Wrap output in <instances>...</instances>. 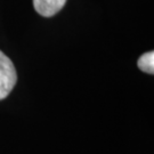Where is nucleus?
<instances>
[{"label": "nucleus", "instance_id": "obj_1", "mask_svg": "<svg viewBox=\"0 0 154 154\" xmlns=\"http://www.w3.org/2000/svg\"><path fill=\"white\" fill-rule=\"evenodd\" d=\"M17 82L16 69L11 60L0 50V100L6 98Z\"/></svg>", "mask_w": 154, "mask_h": 154}, {"label": "nucleus", "instance_id": "obj_2", "mask_svg": "<svg viewBox=\"0 0 154 154\" xmlns=\"http://www.w3.org/2000/svg\"><path fill=\"white\" fill-rule=\"evenodd\" d=\"M66 0H33L34 9L44 17H51L65 5Z\"/></svg>", "mask_w": 154, "mask_h": 154}, {"label": "nucleus", "instance_id": "obj_3", "mask_svg": "<svg viewBox=\"0 0 154 154\" xmlns=\"http://www.w3.org/2000/svg\"><path fill=\"white\" fill-rule=\"evenodd\" d=\"M137 65L139 70L143 72H146L149 74L154 73V53L153 51H147L138 58Z\"/></svg>", "mask_w": 154, "mask_h": 154}]
</instances>
